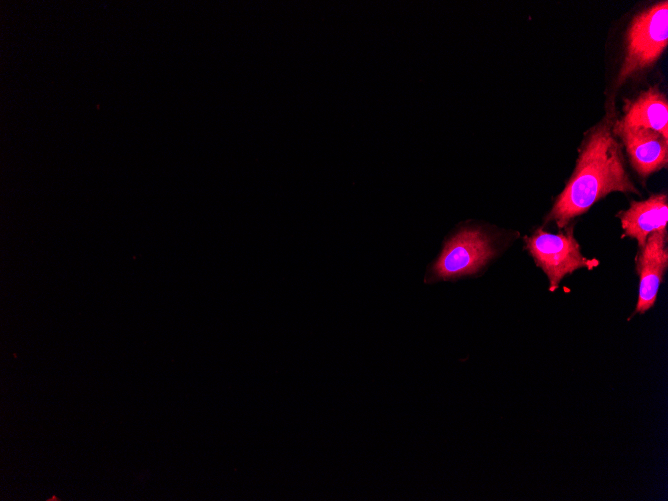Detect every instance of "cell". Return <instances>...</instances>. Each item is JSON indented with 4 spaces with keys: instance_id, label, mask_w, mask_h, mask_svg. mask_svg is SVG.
<instances>
[{
    "instance_id": "cell-7",
    "label": "cell",
    "mask_w": 668,
    "mask_h": 501,
    "mask_svg": "<svg viewBox=\"0 0 668 501\" xmlns=\"http://www.w3.org/2000/svg\"><path fill=\"white\" fill-rule=\"evenodd\" d=\"M617 216L624 230V236L635 239L639 248L644 245L651 233L667 229V195L658 193L646 200L631 201L629 208L621 210Z\"/></svg>"
},
{
    "instance_id": "cell-3",
    "label": "cell",
    "mask_w": 668,
    "mask_h": 501,
    "mask_svg": "<svg viewBox=\"0 0 668 501\" xmlns=\"http://www.w3.org/2000/svg\"><path fill=\"white\" fill-rule=\"evenodd\" d=\"M524 242L536 265L546 274L551 292L556 291L566 275L582 268L590 270L599 264L597 259L582 255L573 226L556 234L538 228L531 236L525 237Z\"/></svg>"
},
{
    "instance_id": "cell-2",
    "label": "cell",
    "mask_w": 668,
    "mask_h": 501,
    "mask_svg": "<svg viewBox=\"0 0 668 501\" xmlns=\"http://www.w3.org/2000/svg\"><path fill=\"white\" fill-rule=\"evenodd\" d=\"M668 44V2L660 1L636 14L626 33L625 55L617 75L618 86L653 64Z\"/></svg>"
},
{
    "instance_id": "cell-1",
    "label": "cell",
    "mask_w": 668,
    "mask_h": 501,
    "mask_svg": "<svg viewBox=\"0 0 668 501\" xmlns=\"http://www.w3.org/2000/svg\"><path fill=\"white\" fill-rule=\"evenodd\" d=\"M613 123L607 116L588 132L572 176L546 221L564 228L611 192L640 194L627 172L622 145L612 130Z\"/></svg>"
},
{
    "instance_id": "cell-6",
    "label": "cell",
    "mask_w": 668,
    "mask_h": 501,
    "mask_svg": "<svg viewBox=\"0 0 668 501\" xmlns=\"http://www.w3.org/2000/svg\"><path fill=\"white\" fill-rule=\"evenodd\" d=\"M613 133L625 147L633 169L642 177L667 167L668 139L651 129L627 127L618 120Z\"/></svg>"
},
{
    "instance_id": "cell-5",
    "label": "cell",
    "mask_w": 668,
    "mask_h": 501,
    "mask_svg": "<svg viewBox=\"0 0 668 501\" xmlns=\"http://www.w3.org/2000/svg\"><path fill=\"white\" fill-rule=\"evenodd\" d=\"M667 229L651 233L638 248L636 271L639 292L634 314H643L656 302L659 287L668 267Z\"/></svg>"
},
{
    "instance_id": "cell-8",
    "label": "cell",
    "mask_w": 668,
    "mask_h": 501,
    "mask_svg": "<svg viewBox=\"0 0 668 501\" xmlns=\"http://www.w3.org/2000/svg\"><path fill=\"white\" fill-rule=\"evenodd\" d=\"M618 121L627 127L651 129L668 139L667 98L656 86L650 87L626 101L624 116Z\"/></svg>"
},
{
    "instance_id": "cell-4",
    "label": "cell",
    "mask_w": 668,
    "mask_h": 501,
    "mask_svg": "<svg viewBox=\"0 0 668 501\" xmlns=\"http://www.w3.org/2000/svg\"><path fill=\"white\" fill-rule=\"evenodd\" d=\"M495 242L480 227L459 230L445 244L431 269V276L449 280L478 273L496 254Z\"/></svg>"
}]
</instances>
